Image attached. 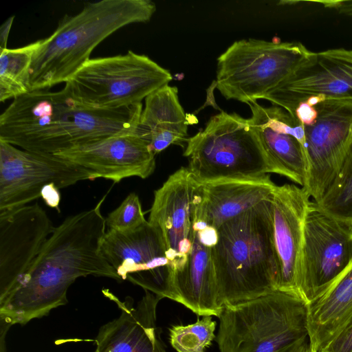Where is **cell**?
<instances>
[{
    "instance_id": "cell-1",
    "label": "cell",
    "mask_w": 352,
    "mask_h": 352,
    "mask_svg": "<svg viewBox=\"0 0 352 352\" xmlns=\"http://www.w3.org/2000/svg\"><path fill=\"white\" fill-rule=\"evenodd\" d=\"M70 215L54 228L26 276L0 300L1 322L25 324L67 302L69 286L78 278L102 276L122 281L104 258L100 245L106 220L101 206Z\"/></svg>"
},
{
    "instance_id": "cell-2",
    "label": "cell",
    "mask_w": 352,
    "mask_h": 352,
    "mask_svg": "<svg viewBox=\"0 0 352 352\" xmlns=\"http://www.w3.org/2000/svg\"><path fill=\"white\" fill-rule=\"evenodd\" d=\"M142 104L104 109L78 99L65 83L59 91H30L0 116V140L23 150L54 155L107 138L135 133Z\"/></svg>"
},
{
    "instance_id": "cell-3",
    "label": "cell",
    "mask_w": 352,
    "mask_h": 352,
    "mask_svg": "<svg viewBox=\"0 0 352 352\" xmlns=\"http://www.w3.org/2000/svg\"><path fill=\"white\" fill-rule=\"evenodd\" d=\"M155 10L151 0H102L86 3L76 14H65L33 56L30 91L66 82L102 41L126 25L148 21Z\"/></svg>"
},
{
    "instance_id": "cell-4",
    "label": "cell",
    "mask_w": 352,
    "mask_h": 352,
    "mask_svg": "<svg viewBox=\"0 0 352 352\" xmlns=\"http://www.w3.org/2000/svg\"><path fill=\"white\" fill-rule=\"evenodd\" d=\"M270 198L217 229L211 251L223 307L276 290L278 266Z\"/></svg>"
},
{
    "instance_id": "cell-5",
    "label": "cell",
    "mask_w": 352,
    "mask_h": 352,
    "mask_svg": "<svg viewBox=\"0 0 352 352\" xmlns=\"http://www.w3.org/2000/svg\"><path fill=\"white\" fill-rule=\"evenodd\" d=\"M219 318L220 352H297L309 342L308 304L297 294L275 290L224 306Z\"/></svg>"
},
{
    "instance_id": "cell-6",
    "label": "cell",
    "mask_w": 352,
    "mask_h": 352,
    "mask_svg": "<svg viewBox=\"0 0 352 352\" xmlns=\"http://www.w3.org/2000/svg\"><path fill=\"white\" fill-rule=\"evenodd\" d=\"M188 169L201 184L259 177L270 173L268 160L249 119L221 111L204 129L187 138Z\"/></svg>"
},
{
    "instance_id": "cell-7",
    "label": "cell",
    "mask_w": 352,
    "mask_h": 352,
    "mask_svg": "<svg viewBox=\"0 0 352 352\" xmlns=\"http://www.w3.org/2000/svg\"><path fill=\"white\" fill-rule=\"evenodd\" d=\"M310 52L299 42L236 41L217 59L216 87L227 100L264 99Z\"/></svg>"
},
{
    "instance_id": "cell-8",
    "label": "cell",
    "mask_w": 352,
    "mask_h": 352,
    "mask_svg": "<svg viewBox=\"0 0 352 352\" xmlns=\"http://www.w3.org/2000/svg\"><path fill=\"white\" fill-rule=\"evenodd\" d=\"M172 78L168 70L148 56L129 50L89 59L65 83L85 104L113 109L142 103Z\"/></svg>"
},
{
    "instance_id": "cell-9",
    "label": "cell",
    "mask_w": 352,
    "mask_h": 352,
    "mask_svg": "<svg viewBox=\"0 0 352 352\" xmlns=\"http://www.w3.org/2000/svg\"><path fill=\"white\" fill-rule=\"evenodd\" d=\"M352 263V223L311 201L305 220L298 293L308 305L324 295Z\"/></svg>"
},
{
    "instance_id": "cell-10",
    "label": "cell",
    "mask_w": 352,
    "mask_h": 352,
    "mask_svg": "<svg viewBox=\"0 0 352 352\" xmlns=\"http://www.w3.org/2000/svg\"><path fill=\"white\" fill-rule=\"evenodd\" d=\"M100 250L122 280L172 299L174 270L160 232L148 221L130 232L109 230Z\"/></svg>"
},
{
    "instance_id": "cell-11",
    "label": "cell",
    "mask_w": 352,
    "mask_h": 352,
    "mask_svg": "<svg viewBox=\"0 0 352 352\" xmlns=\"http://www.w3.org/2000/svg\"><path fill=\"white\" fill-rule=\"evenodd\" d=\"M87 179L92 180V175L84 168L0 140V211L28 205L41 197L47 184L60 190Z\"/></svg>"
},
{
    "instance_id": "cell-12",
    "label": "cell",
    "mask_w": 352,
    "mask_h": 352,
    "mask_svg": "<svg viewBox=\"0 0 352 352\" xmlns=\"http://www.w3.org/2000/svg\"><path fill=\"white\" fill-rule=\"evenodd\" d=\"M315 107L316 122L304 126L308 178L303 188L317 202L338 175L352 147V100L326 99Z\"/></svg>"
},
{
    "instance_id": "cell-13",
    "label": "cell",
    "mask_w": 352,
    "mask_h": 352,
    "mask_svg": "<svg viewBox=\"0 0 352 352\" xmlns=\"http://www.w3.org/2000/svg\"><path fill=\"white\" fill-rule=\"evenodd\" d=\"M312 96L352 100V50L336 48L310 52L264 99L294 118L298 104Z\"/></svg>"
},
{
    "instance_id": "cell-14",
    "label": "cell",
    "mask_w": 352,
    "mask_h": 352,
    "mask_svg": "<svg viewBox=\"0 0 352 352\" xmlns=\"http://www.w3.org/2000/svg\"><path fill=\"white\" fill-rule=\"evenodd\" d=\"M201 188L188 168L182 167L154 192L148 221L160 232L174 271L186 263L192 248Z\"/></svg>"
},
{
    "instance_id": "cell-15",
    "label": "cell",
    "mask_w": 352,
    "mask_h": 352,
    "mask_svg": "<svg viewBox=\"0 0 352 352\" xmlns=\"http://www.w3.org/2000/svg\"><path fill=\"white\" fill-rule=\"evenodd\" d=\"M54 229L37 202L0 211V300L22 281Z\"/></svg>"
},
{
    "instance_id": "cell-16",
    "label": "cell",
    "mask_w": 352,
    "mask_h": 352,
    "mask_svg": "<svg viewBox=\"0 0 352 352\" xmlns=\"http://www.w3.org/2000/svg\"><path fill=\"white\" fill-rule=\"evenodd\" d=\"M309 198L304 188L288 184L276 186L271 195L273 239L278 266L276 290L299 294L300 256Z\"/></svg>"
},
{
    "instance_id": "cell-17",
    "label": "cell",
    "mask_w": 352,
    "mask_h": 352,
    "mask_svg": "<svg viewBox=\"0 0 352 352\" xmlns=\"http://www.w3.org/2000/svg\"><path fill=\"white\" fill-rule=\"evenodd\" d=\"M54 155L91 173L92 180L118 183L130 177L146 179L155 168V154L138 132L111 136Z\"/></svg>"
},
{
    "instance_id": "cell-18",
    "label": "cell",
    "mask_w": 352,
    "mask_h": 352,
    "mask_svg": "<svg viewBox=\"0 0 352 352\" xmlns=\"http://www.w3.org/2000/svg\"><path fill=\"white\" fill-rule=\"evenodd\" d=\"M249 119L266 153L270 173L287 177L305 187L308 178L305 129L283 109L248 104Z\"/></svg>"
},
{
    "instance_id": "cell-19",
    "label": "cell",
    "mask_w": 352,
    "mask_h": 352,
    "mask_svg": "<svg viewBox=\"0 0 352 352\" xmlns=\"http://www.w3.org/2000/svg\"><path fill=\"white\" fill-rule=\"evenodd\" d=\"M102 292L116 303L120 314L100 328L94 352H166L157 326L156 310L161 297L145 290L135 306L130 298L120 301L108 289Z\"/></svg>"
},
{
    "instance_id": "cell-20",
    "label": "cell",
    "mask_w": 352,
    "mask_h": 352,
    "mask_svg": "<svg viewBox=\"0 0 352 352\" xmlns=\"http://www.w3.org/2000/svg\"><path fill=\"white\" fill-rule=\"evenodd\" d=\"M276 186L267 174L202 184L195 222L217 230L225 222L267 199Z\"/></svg>"
},
{
    "instance_id": "cell-21",
    "label": "cell",
    "mask_w": 352,
    "mask_h": 352,
    "mask_svg": "<svg viewBox=\"0 0 352 352\" xmlns=\"http://www.w3.org/2000/svg\"><path fill=\"white\" fill-rule=\"evenodd\" d=\"M212 247L195 231L192 248L186 263L173 272L171 300L197 316L219 318L223 307L219 300Z\"/></svg>"
},
{
    "instance_id": "cell-22",
    "label": "cell",
    "mask_w": 352,
    "mask_h": 352,
    "mask_svg": "<svg viewBox=\"0 0 352 352\" xmlns=\"http://www.w3.org/2000/svg\"><path fill=\"white\" fill-rule=\"evenodd\" d=\"M188 123L176 87L166 85L145 99L138 133L156 155L171 144L186 142Z\"/></svg>"
},
{
    "instance_id": "cell-23",
    "label": "cell",
    "mask_w": 352,
    "mask_h": 352,
    "mask_svg": "<svg viewBox=\"0 0 352 352\" xmlns=\"http://www.w3.org/2000/svg\"><path fill=\"white\" fill-rule=\"evenodd\" d=\"M352 316V263L333 286L308 305L311 352H321Z\"/></svg>"
},
{
    "instance_id": "cell-24",
    "label": "cell",
    "mask_w": 352,
    "mask_h": 352,
    "mask_svg": "<svg viewBox=\"0 0 352 352\" xmlns=\"http://www.w3.org/2000/svg\"><path fill=\"white\" fill-rule=\"evenodd\" d=\"M41 39L21 47L0 50V101L30 91V67Z\"/></svg>"
},
{
    "instance_id": "cell-25",
    "label": "cell",
    "mask_w": 352,
    "mask_h": 352,
    "mask_svg": "<svg viewBox=\"0 0 352 352\" xmlns=\"http://www.w3.org/2000/svg\"><path fill=\"white\" fill-rule=\"evenodd\" d=\"M316 204L327 214L352 223V147L338 175Z\"/></svg>"
},
{
    "instance_id": "cell-26",
    "label": "cell",
    "mask_w": 352,
    "mask_h": 352,
    "mask_svg": "<svg viewBox=\"0 0 352 352\" xmlns=\"http://www.w3.org/2000/svg\"><path fill=\"white\" fill-rule=\"evenodd\" d=\"M216 322L206 316L188 325H175L170 329V342L177 352H205L215 338Z\"/></svg>"
},
{
    "instance_id": "cell-27",
    "label": "cell",
    "mask_w": 352,
    "mask_h": 352,
    "mask_svg": "<svg viewBox=\"0 0 352 352\" xmlns=\"http://www.w3.org/2000/svg\"><path fill=\"white\" fill-rule=\"evenodd\" d=\"M105 220L109 230L120 232L133 231L146 221L139 197L135 192L129 194Z\"/></svg>"
},
{
    "instance_id": "cell-28",
    "label": "cell",
    "mask_w": 352,
    "mask_h": 352,
    "mask_svg": "<svg viewBox=\"0 0 352 352\" xmlns=\"http://www.w3.org/2000/svg\"><path fill=\"white\" fill-rule=\"evenodd\" d=\"M321 352H352V316Z\"/></svg>"
},
{
    "instance_id": "cell-29",
    "label": "cell",
    "mask_w": 352,
    "mask_h": 352,
    "mask_svg": "<svg viewBox=\"0 0 352 352\" xmlns=\"http://www.w3.org/2000/svg\"><path fill=\"white\" fill-rule=\"evenodd\" d=\"M317 117L318 111L316 107L309 104L306 101L299 102L294 111V118L305 126L313 125Z\"/></svg>"
},
{
    "instance_id": "cell-30",
    "label": "cell",
    "mask_w": 352,
    "mask_h": 352,
    "mask_svg": "<svg viewBox=\"0 0 352 352\" xmlns=\"http://www.w3.org/2000/svg\"><path fill=\"white\" fill-rule=\"evenodd\" d=\"M41 197L48 206L56 208L59 210L58 206L60 201V194L59 189L54 183L47 184L43 188Z\"/></svg>"
},
{
    "instance_id": "cell-31",
    "label": "cell",
    "mask_w": 352,
    "mask_h": 352,
    "mask_svg": "<svg viewBox=\"0 0 352 352\" xmlns=\"http://www.w3.org/2000/svg\"><path fill=\"white\" fill-rule=\"evenodd\" d=\"M324 8L334 9L340 14L348 16L352 18V0L341 1H321Z\"/></svg>"
},
{
    "instance_id": "cell-32",
    "label": "cell",
    "mask_w": 352,
    "mask_h": 352,
    "mask_svg": "<svg viewBox=\"0 0 352 352\" xmlns=\"http://www.w3.org/2000/svg\"><path fill=\"white\" fill-rule=\"evenodd\" d=\"M14 19V16H10L0 28V50L7 48L8 38Z\"/></svg>"
},
{
    "instance_id": "cell-33",
    "label": "cell",
    "mask_w": 352,
    "mask_h": 352,
    "mask_svg": "<svg viewBox=\"0 0 352 352\" xmlns=\"http://www.w3.org/2000/svg\"><path fill=\"white\" fill-rule=\"evenodd\" d=\"M325 100V98L321 96H312L309 97L305 101H306L309 104L315 107L317 104H320V102L324 101Z\"/></svg>"
},
{
    "instance_id": "cell-34",
    "label": "cell",
    "mask_w": 352,
    "mask_h": 352,
    "mask_svg": "<svg viewBox=\"0 0 352 352\" xmlns=\"http://www.w3.org/2000/svg\"><path fill=\"white\" fill-rule=\"evenodd\" d=\"M297 352H311L310 343H307L305 346H303L300 349H299Z\"/></svg>"
}]
</instances>
